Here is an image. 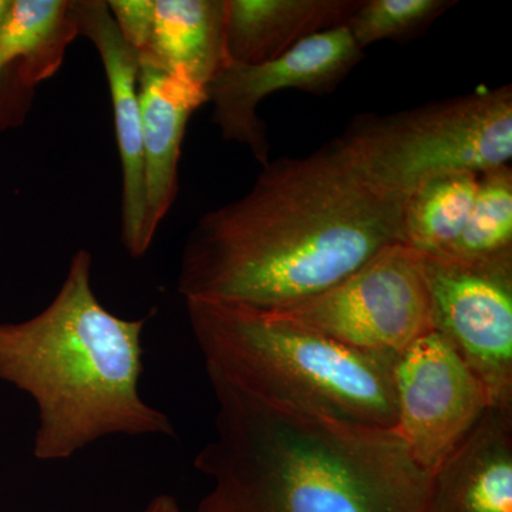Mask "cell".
Here are the masks:
<instances>
[{
	"mask_svg": "<svg viewBox=\"0 0 512 512\" xmlns=\"http://www.w3.org/2000/svg\"><path fill=\"white\" fill-rule=\"evenodd\" d=\"M107 5L124 42L143 60L153 35L154 0H107Z\"/></svg>",
	"mask_w": 512,
	"mask_h": 512,
	"instance_id": "19",
	"label": "cell"
},
{
	"mask_svg": "<svg viewBox=\"0 0 512 512\" xmlns=\"http://www.w3.org/2000/svg\"><path fill=\"white\" fill-rule=\"evenodd\" d=\"M211 384L215 436L194 466L212 488L192 512H427L431 476L396 430L295 413Z\"/></svg>",
	"mask_w": 512,
	"mask_h": 512,
	"instance_id": "2",
	"label": "cell"
},
{
	"mask_svg": "<svg viewBox=\"0 0 512 512\" xmlns=\"http://www.w3.org/2000/svg\"><path fill=\"white\" fill-rule=\"evenodd\" d=\"M363 0H224L228 64H259L346 26Z\"/></svg>",
	"mask_w": 512,
	"mask_h": 512,
	"instance_id": "14",
	"label": "cell"
},
{
	"mask_svg": "<svg viewBox=\"0 0 512 512\" xmlns=\"http://www.w3.org/2000/svg\"><path fill=\"white\" fill-rule=\"evenodd\" d=\"M427 512H512V410L488 409L431 474Z\"/></svg>",
	"mask_w": 512,
	"mask_h": 512,
	"instance_id": "13",
	"label": "cell"
},
{
	"mask_svg": "<svg viewBox=\"0 0 512 512\" xmlns=\"http://www.w3.org/2000/svg\"><path fill=\"white\" fill-rule=\"evenodd\" d=\"M93 259L79 249L52 302L33 318L0 323V379L39 410L33 453L67 460L104 437L175 436L167 414L144 402L143 330L119 318L92 285Z\"/></svg>",
	"mask_w": 512,
	"mask_h": 512,
	"instance_id": "3",
	"label": "cell"
},
{
	"mask_svg": "<svg viewBox=\"0 0 512 512\" xmlns=\"http://www.w3.org/2000/svg\"><path fill=\"white\" fill-rule=\"evenodd\" d=\"M13 0H0V29L5 25L6 19L9 18L10 10H12Z\"/></svg>",
	"mask_w": 512,
	"mask_h": 512,
	"instance_id": "21",
	"label": "cell"
},
{
	"mask_svg": "<svg viewBox=\"0 0 512 512\" xmlns=\"http://www.w3.org/2000/svg\"><path fill=\"white\" fill-rule=\"evenodd\" d=\"M208 103L207 87L181 73L140 64L146 225L144 241L153 245L178 194L181 147L192 114Z\"/></svg>",
	"mask_w": 512,
	"mask_h": 512,
	"instance_id": "12",
	"label": "cell"
},
{
	"mask_svg": "<svg viewBox=\"0 0 512 512\" xmlns=\"http://www.w3.org/2000/svg\"><path fill=\"white\" fill-rule=\"evenodd\" d=\"M403 202L342 136L305 157L269 160L248 192L191 229L178 292L262 311L306 301L404 244Z\"/></svg>",
	"mask_w": 512,
	"mask_h": 512,
	"instance_id": "1",
	"label": "cell"
},
{
	"mask_svg": "<svg viewBox=\"0 0 512 512\" xmlns=\"http://www.w3.org/2000/svg\"><path fill=\"white\" fill-rule=\"evenodd\" d=\"M269 312L350 348L394 357L431 330L423 261L403 242L319 295Z\"/></svg>",
	"mask_w": 512,
	"mask_h": 512,
	"instance_id": "6",
	"label": "cell"
},
{
	"mask_svg": "<svg viewBox=\"0 0 512 512\" xmlns=\"http://www.w3.org/2000/svg\"><path fill=\"white\" fill-rule=\"evenodd\" d=\"M140 64L208 87L224 67V0H154L150 50Z\"/></svg>",
	"mask_w": 512,
	"mask_h": 512,
	"instance_id": "15",
	"label": "cell"
},
{
	"mask_svg": "<svg viewBox=\"0 0 512 512\" xmlns=\"http://www.w3.org/2000/svg\"><path fill=\"white\" fill-rule=\"evenodd\" d=\"M80 36L99 53L111 107L121 165V241L131 258L148 252L146 181H144L143 127L140 106V59L124 42L104 0H77Z\"/></svg>",
	"mask_w": 512,
	"mask_h": 512,
	"instance_id": "10",
	"label": "cell"
},
{
	"mask_svg": "<svg viewBox=\"0 0 512 512\" xmlns=\"http://www.w3.org/2000/svg\"><path fill=\"white\" fill-rule=\"evenodd\" d=\"M474 173L434 175L403 202V239L424 256H440L466 228L478 187Z\"/></svg>",
	"mask_w": 512,
	"mask_h": 512,
	"instance_id": "16",
	"label": "cell"
},
{
	"mask_svg": "<svg viewBox=\"0 0 512 512\" xmlns=\"http://www.w3.org/2000/svg\"><path fill=\"white\" fill-rule=\"evenodd\" d=\"M383 190L406 198L434 175L484 174L510 165L512 87L431 101L376 116L363 114L342 134Z\"/></svg>",
	"mask_w": 512,
	"mask_h": 512,
	"instance_id": "5",
	"label": "cell"
},
{
	"mask_svg": "<svg viewBox=\"0 0 512 512\" xmlns=\"http://www.w3.org/2000/svg\"><path fill=\"white\" fill-rule=\"evenodd\" d=\"M454 5L448 0H363L346 28L365 50L383 40L412 39Z\"/></svg>",
	"mask_w": 512,
	"mask_h": 512,
	"instance_id": "18",
	"label": "cell"
},
{
	"mask_svg": "<svg viewBox=\"0 0 512 512\" xmlns=\"http://www.w3.org/2000/svg\"><path fill=\"white\" fill-rule=\"evenodd\" d=\"M363 59L346 26L303 40L284 55L259 64H228L207 87L212 121L222 140L241 144L259 164L269 161L268 131L258 107L281 90L322 96L333 92Z\"/></svg>",
	"mask_w": 512,
	"mask_h": 512,
	"instance_id": "9",
	"label": "cell"
},
{
	"mask_svg": "<svg viewBox=\"0 0 512 512\" xmlns=\"http://www.w3.org/2000/svg\"><path fill=\"white\" fill-rule=\"evenodd\" d=\"M185 306L210 380L291 412L396 429L397 357L350 348L262 309L202 299Z\"/></svg>",
	"mask_w": 512,
	"mask_h": 512,
	"instance_id": "4",
	"label": "cell"
},
{
	"mask_svg": "<svg viewBox=\"0 0 512 512\" xmlns=\"http://www.w3.org/2000/svg\"><path fill=\"white\" fill-rule=\"evenodd\" d=\"M79 36L77 0H13L0 29V133L25 124L37 87Z\"/></svg>",
	"mask_w": 512,
	"mask_h": 512,
	"instance_id": "11",
	"label": "cell"
},
{
	"mask_svg": "<svg viewBox=\"0 0 512 512\" xmlns=\"http://www.w3.org/2000/svg\"><path fill=\"white\" fill-rule=\"evenodd\" d=\"M431 329L454 346L494 409L512 410V255L456 261L421 255Z\"/></svg>",
	"mask_w": 512,
	"mask_h": 512,
	"instance_id": "7",
	"label": "cell"
},
{
	"mask_svg": "<svg viewBox=\"0 0 512 512\" xmlns=\"http://www.w3.org/2000/svg\"><path fill=\"white\" fill-rule=\"evenodd\" d=\"M396 433L431 474L491 409L483 384L441 333L429 330L397 356Z\"/></svg>",
	"mask_w": 512,
	"mask_h": 512,
	"instance_id": "8",
	"label": "cell"
},
{
	"mask_svg": "<svg viewBox=\"0 0 512 512\" xmlns=\"http://www.w3.org/2000/svg\"><path fill=\"white\" fill-rule=\"evenodd\" d=\"M141 512H183L177 500L171 495L161 494L154 497Z\"/></svg>",
	"mask_w": 512,
	"mask_h": 512,
	"instance_id": "20",
	"label": "cell"
},
{
	"mask_svg": "<svg viewBox=\"0 0 512 512\" xmlns=\"http://www.w3.org/2000/svg\"><path fill=\"white\" fill-rule=\"evenodd\" d=\"M512 255V168H495L478 177L466 228L437 258L484 261Z\"/></svg>",
	"mask_w": 512,
	"mask_h": 512,
	"instance_id": "17",
	"label": "cell"
}]
</instances>
